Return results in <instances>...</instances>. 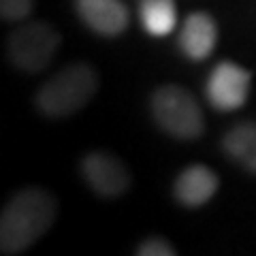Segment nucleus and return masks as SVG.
<instances>
[{"label":"nucleus","mask_w":256,"mask_h":256,"mask_svg":"<svg viewBox=\"0 0 256 256\" xmlns=\"http://www.w3.org/2000/svg\"><path fill=\"white\" fill-rule=\"evenodd\" d=\"M58 218V198L50 190L28 186L18 190L0 214V252L4 256L30 250Z\"/></svg>","instance_id":"nucleus-1"},{"label":"nucleus","mask_w":256,"mask_h":256,"mask_svg":"<svg viewBox=\"0 0 256 256\" xmlns=\"http://www.w3.org/2000/svg\"><path fill=\"white\" fill-rule=\"evenodd\" d=\"M96 90L98 73L86 62H73L38 88L34 102L43 116L62 120L84 109L94 98Z\"/></svg>","instance_id":"nucleus-2"},{"label":"nucleus","mask_w":256,"mask_h":256,"mask_svg":"<svg viewBox=\"0 0 256 256\" xmlns=\"http://www.w3.org/2000/svg\"><path fill=\"white\" fill-rule=\"evenodd\" d=\"M152 118L173 139L192 141L205 132V116L194 94L178 84L160 86L150 100Z\"/></svg>","instance_id":"nucleus-3"},{"label":"nucleus","mask_w":256,"mask_h":256,"mask_svg":"<svg viewBox=\"0 0 256 256\" xmlns=\"http://www.w3.org/2000/svg\"><path fill=\"white\" fill-rule=\"evenodd\" d=\"M62 43L60 32L47 22H28L6 38V58L24 73H41L50 66Z\"/></svg>","instance_id":"nucleus-4"},{"label":"nucleus","mask_w":256,"mask_h":256,"mask_svg":"<svg viewBox=\"0 0 256 256\" xmlns=\"http://www.w3.org/2000/svg\"><path fill=\"white\" fill-rule=\"evenodd\" d=\"M252 86V75L242 64L222 60L214 66L205 84V98L216 111H235L248 102Z\"/></svg>","instance_id":"nucleus-5"},{"label":"nucleus","mask_w":256,"mask_h":256,"mask_svg":"<svg viewBox=\"0 0 256 256\" xmlns=\"http://www.w3.org/2000/svg\"><path fill=\"white\" fill-rule=\"evenodd\" d=\"M82 175L94 194L100 198H120L130 190V171L111 152H90L82 160Z\"/></svg>","instance_id":"nucleus-6"},{"label":"nucleus","mask_w":256,"mask_h":256,"mask_svg":"<svg viewBox=\"0 0 256 256\" xmlns=\"http://www.w3.org/2000/svg\"><path fill=\"white\" fill-rule=\"evenodd\" d=\"M79 20L100 36H120L130 24L122 0H75Z\"/></svg>","instance_id":"nucleus-7"},{"label":"nucleus","mask_w":256,"mask_h":256,"mask_svg":"<svg viewBox=\"0 0 256 256\" xmlns=\"http://www.w3.org/2000/svg\"><path fill=\"white\" fill-rule=\"evenodd\" d=\"M180 50L192 62L207 60L218 45V24L205 11L190 13L182 24L178 36Z\"/></svg>","instance_id":"nucleus-8"},{"label":"nucleus","mask_w":256,"mask_h":256,"mask_svg":"<svg viewBox=\"0 0 256 256\" xmlns=\"http://www.w3.org/2000/svg\"><path fill=\"white\" fill-rule=\"evenodd\" d=\"M218 186L220 180L214 169H210L207 164L194 162L178 175L173 184V194L180 205L188 207V210H196V207H203L212 201L218 192Z\"/></svg>","instance_id":"nucleus-9"},{"label":"nucleus","mask_w":256,"mask_h":256,"mask_svg":"<svg viewBox=\"0 0 256 256\" xmlns=\"http://www.w3.org/2000/svg\"><path fill=\"white\" fill-rule=\"evenodd\" d=\"M222 152L242 169L256 175V122H239L224 132Z\"/></svg>","instance_id":"nucleus-10"},{"label":"nucleus","mask_w":256,"mask_h":256,"mask_svg":"<svg viewBox=\"0 0 256 256\" xmlns=\"http://www.w3.org/2000/svg\"><path fill=\"white\" fill-rule=\"evenodd\" d=\"M141 28L152 36H166L178 26L175 0H139Z\"/></svg>","instance_id":"nucleus-11"},{"label":"nucleus","mask_w":256,"mask_h":256,"mask_svg":"<svg viewBox=\"0 0 256 256\" xmlns=\"http://www.w3.org/2000/svg\"><path fill=\"white\" fill-rule=\"evenodd\" d=\"M32 6H34V0H0V18L4 22H22L26 20Z\"/></svg>","instance_id":"nucleus-12"},{"label":"nucleus","mask_w":256,"mask_h":256,"mask_svg":"<svg viewBox=\"0 0 256 256\" xmlns=\"http://www.w3.org/2000/svg\"><path fill=\"white\" fill-rule=\"evenodd\" d=\"M137 254L139 256H175L178 250L162 237H150L139 244Z\"/></svg>","instance_id":"nucleus-13"}]
</instances>
